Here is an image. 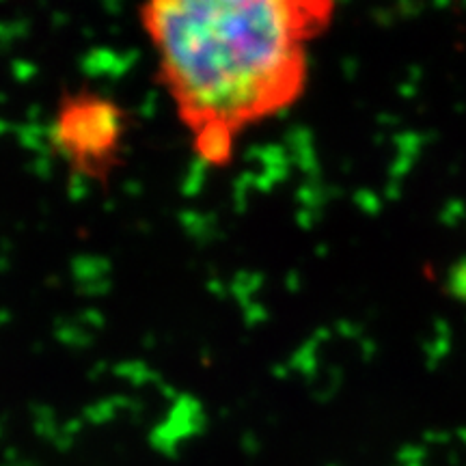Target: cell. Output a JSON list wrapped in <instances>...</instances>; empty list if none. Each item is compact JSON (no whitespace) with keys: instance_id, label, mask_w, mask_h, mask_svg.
I'll use <instances>...</instances> for the list:
<instances>
[{"instance_id":"2","label":"cell","mask_w":466,"mask_h":466,"mask_svg":"<svg viewBox=\"0 0 466 466\" xmlns=\"http://www.w3.org/2000/svg\"><path fill=\"white\" fill-rule=\"evenodd\" d=\"M130 138L124 104L97 89L67 91L50 116L52 154L74 177L104 184L121 167Z\"/></svg>"},{"instance_id":"1","label":"cell","mask_w":466,"mask_h":466,"mask_svg":"<svg viewBox=\"0 0 466 466\" xmlns=\"http://www.w3.org/2000/svg\"><path fill=\"white\" fill-rule=\"evenodd\" d=\"M339 0H141L156 78L203 167L299 106Z\"/></svg>"}]
</instances>
